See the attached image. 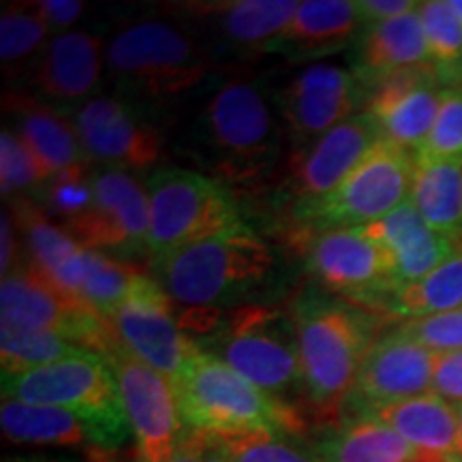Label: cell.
<instances>
[{
    "label": "cell",
    "mask_w": 462,
    "mask_h": 462,
    "mask_svg": "<svg viewBox=\"0 0 462 462\" xmlns=\"http://www.w3.org/2000/svg\"><path fill=\"white\" fill-rule=\"evenodd\" d=\"M182 143L206 176L227 189L263 182L282 154L273 109L259 84L246 78H231L212 92Z\"/></svg>",
    "instance_id": "cell-1"
},
{
    "label": "cell",
    "mask_w": 462,
    "mask_h": 462,
    "mask_svg": "<svg viewBox=\"0 0 462 462\" xmlns=\"http://www.w3.org/2000/svg\"><path fill=\"white\" fill-rule=\"evenodd\" d=\"M215 67L217 58L198 34L167 20L133 22L106 45V69L118 97L148 116L198 92Z\"/></svg>",
    "instance_id": "cell-2"
},
{
    "label": "cell",
    "mask_w": 462,
    "mask_h": 462,
    "mask_svg": "<svg viewBox=\"0 0 462 462\" xmlns=\"http://www.w3.org/2000/svg\"><path fill=\"white\" fill-rule=\"evenodd\" d=\"M296 323L304 401L315 418H337L354 390L374 338L373 317L345 300L309 291L291 309Z\"/></svg>",
    "instance_id": "cell-3"
},
{
    "label": "cell",
    "mask_w": 462,
    "mask_h": 462,
    "mask_svg": "<svg viewBox=\"0 0 462 462\" xmlns=\"http://www.w3.org/2000/svg\"><path fill=\"white\" fill-rule=\"evenodd\" d=\"M150 265L171 302L193 310H218L268 285L276 257L257 231L240 223Z\"/></svg>",
    "instance_id": "cell-4"
},
{
    "label": "cell",
    "mask_w": 462,
    "mask_h": 462,
    "mask_svg": "<svg viewBox=\"0 0 462 462\" xmlns=\"http://www.w3.org/2000/svg\"><path fill=\"white\" fill-rule=\"evenodd\" d=\"M171 388L189 430L210 435H285L304 429L298 409L257 388L229 364L206 354L198 345L180 373L171 379Z\"/></svg>",
    "instance_id": "cell-5"
},
{
    "label": "cell",
    "mask_w": 462,
    "mask_h": 462,
    "mask_svg": "<svg viewBox=\"0 0 462 462\" xmlns=\"http://www.w3.org/2000/svg\"><path fill=\"white\" fill-rule=\"evenodd\" d=\"M189 326L201 337V351L229 364L257 388L282 402H287L285 396L291 392L304 396L298 334L291 313L273 306L245 304L231 309L227 317H208L206 321Z\"/></svg>",
    "instance_id": "cell-6"
},
{
    "label": "cell",
    "mask_w": 462,
    "mask_h": 462,
    "mask_svg": "<svg viewBox=\"0 0 462 462\" xmlns=\"http://www.w3.org/2000/svg\"><path fill=\"white\" fill-rule=\"evenodd\" d=\"M3 398L71 411L88 426L99 448H118L133 435L112 366L95 351L22 374H3Z\"/></svg>",
    "instance_id": "cell-7"
},
{
    "label": "cell",
    "mask_w": 462,
    "mask_h": 462,
    "mask_svg": "<svg viewBox=\"0 0 462 462\" xmlns=\"http://www.w3.org/2000/svg\"><path fill=\"white\" fill-rule=\"evenodd\" d=\"M150 263L245 223L223 182L189 167H159L148 184Z\"/></svg>",
    "instance_id": "cell-8"
},
{
    "label": "cell",
    "mask_w": 462,
    "mask_h": 462,
    "mask_svg": "<svg viewBox=\"0 0 462 462\" xmlns=\"http://www.w3.org/2000/svg\"><path fill=\"white\" fill-rule=\"evenodd\" d=\"M413 154L383 137L332 193L291 217L298 236L381 221L411 198Z\"/></svg>",
    "instance_id": "cell-9"
},
{
    "label": "cell",
    "mask_w": 462,
    "mask_h": 462,
    "mask_svg": "<svg viewBox=\"0 0 462 462\" xmlns=\"http://www.w3.org/2000/svg\"><path fill=\"white\" fill-rule=\"evenodd\" d=\"M0 328L50 332L103 356L114 343L106 317L58 287L34 263L17 265L0 285Z\"/></svg>",
    "instance_id": "cell-10"
},
{
    "label": "cell",
    "mask_w": 462,
    "mask_h": 462,
    "mask_svg": "<svg viewBox=\"0 0 462 462\" xmlns=\"http://www.w3.org/2000/svg\"><path fill=\"white\" fill-rule=\"evenodd\" d=\"M306 268L330 293L388 313L398 291L394 259L379 242L354 229H328L302 238Z\"/></svg>",
    "instance_id": "cell-11"
},
{
    "label": "cell",
    "mask_w": 462,
    "mask_h": 462,
    "mask_svg": "<svg viewBox=\"0 0 462 462\" xmlns=\"http://www.w3.org/2000/svg\"><path fill=\"white\" fill-rule=\"evenodd\" d=\"M381 140L377 120L360 112L310 146L293 150L276 198L287 206L289 218L332 193Z\"/></svg>",
    "instance_id": "cell-12"
},
{
    "label": "cell",
    "mask_w": 462,
    "mask_h": 462,
    "mask_svg": "<svg viewBox=\"0 0 462 462\" xmlns=\"http://www.w3.org/2000/svg\"><path fill=\"white\" fill-rule=\"evenodd\" d=\"M90 206L62 229L90 251L120 257L148 255V190L126 171L107 167L90 173Z\"/></svg>",
    "instance_id": "cell-13"
},
{
    "label": "cell",
    "mask_w": 462,
    "mask_h": 462,
    "mask_svg": "<svg viewBox=\"0 0 462 462\" xmlns=\"http://www.w3.org/2000/svg\"><path fill=\"white\" fill-rule=\"evenodd\" d=\"M274 101L293 150H300L356 116L357 107L366 106L368 86L356 71L317 62L291 75Z\"/></svg>",
    "instance_id": "cell-14"
},
{
    "label": "cell",
    "mask_w": 462,
    "mask_h": 462,
    "mask_svg": "<svg viewBox=\"0 0 462 462\" xmlns=\"http://www.w3.org/2000/svg\"><path fill=\"white\" fill-rule=\"evenodd\" d=\"M118 381L120 396L143 462H167L182 437L171 381L114 343L103 354Z\"/></svg>",
    "instance_id": "cell-15"
},
{
    "label": "cell",
    "mask_w": 462,
    "mask_h": 462,
    "mask_svg": "<svg viewBox=\"0 0 462 462\" xmlns=\"http://www.w3.org/2000/svg\"><path fill=\"white\" fill-rule=\"evenodd\" d=\"M107 323L116 343L170 381L195 349V343L173 317L171 298L143 273L125 302L107 317Z\"/></svg>",
    "instance_id": "cell-16"
},
{
    "label": "cell",
    "mask_w": 462,
    "mask_h": 462,
    "mask_svg": "<svg viewBox=\"0 0 462 462\" xmlns=\"http://www.w3.org/2000/svg\"><path fill=\"white\" fill-rule=\"evenodd\" d=\"M86 154L107 170H146L163 154V137L148 114L120 97H92L73 116Z\"/></svg>",
    "instance_id": "cell-17"
},
{
    "label": "cell",
    "mask_w": 462,
    "mask_h": 462,
    "mask_svg": "<svg viewBox=\"0 0 462 462\" xmlns=\"http://www.w3.org/2000/svg\"><path fill=\"white\" fill-rule=\"evenodd\" d=\"M435 357V351L398 330L383 334L364 357L351 398L362 415H371L390 404L429 394Z\"/></svg>",
    "instance_id": "cell-18"
},
{
    "label": "cell",
    "mask_w": 462,
    "mask_h": 462,
    "mask_svg": "<svg viewBox=\"0 0 462 462\" xmlns=\"http://www.w3.org/2000/svg\"><path fill=\"white\" fill-rule=\"evenodd\" d=\"M106 69V45L86 31L56 34L28 67L34 99L50 107L75 109L92 99Z\"/></svg>",
    "instance_id": "cell-19"
},
{
    "label": "cell",
    "mask_w": 462,
    "mask_h": 462,
    "mask_svg": "<svg viewBox=\"0 0 462 462\" xmlns=\"http://www.w3.org/2000/svg\"><path fill=\"white\" fill-rule=\"evenodd\" d=\"M443 88L446 84L432 65L411 69L373 84L364 112L377 120L385 140L413 154L435 125Z\"/></svg>",
    "instance_id": "cell-20"
},
{
    "label": "cell",
    "mask_w": 462,
    "mask_h": 462,
    "mask_svg": "<svg viewBox=\"0 0 462 462\" xmlns=\"http://www.w3.org/2000/svg\"><path fill=\"white\" fill-rule=\"evenodd\" d=\"M300 3L291 0H227V3H182L170 9L187 17L215 43L238 56L270 54L276 39L285 32Z\"/></svg>",
    "instance_id": "cell-21"
},
{
    "label": "cell",
    "mask_w": 462,
    "mask_h": 462,
    "mask_svg": "<svg viewBox=\"0 0 462 462\" xmlns=\"http://www.w3.org/2000/svg\"><path fill=\"white\" fill-rule=\"evenodd\" d=\"M362 234L388 248L394 259L398 285L420 281L452 255L458 242L446 238L424 221L411 199L381 221L364 225ZM398 287V289H401Z\"/></svg>",
    "instance_id": "cell-22"
},
{
    "label": "cell",
    "mask_w": 462,
    "mask_h": 462,
    "mask_svg": "<svg viewBox=\"0 0 462 462\" xmlns=\"http://www.w3.org/2000/svg\"><path fill=\"white\" fill-rule=\"evenodd\" d=\"M5 116L14 123V131L34 157L48 167L51 176L67 171H84L90 163L84 143L79 140L73 123L48 103L34 99L32 95L9 92L3 99Z\"/></svg>",
    "instance_id": "cell-23"
},
{
    "label": "cell",
    "mask_w": 462,
    "mask_h": 462,
    "mask_svg": "<svg viewBox=\"0 0 462 462\" xmlns=\"http://www.w3.org/2000/svg\"><path fill=\"white\" fill-rule=\"evenodd\" d=\"M357 28L360 17L356 3L306 0L300 3L270 54H282L289 60H319L345 50Z\"/></svg>",
    "instance_id": "cell-24"
},
{
    "label": "cell",
    "mask_w": 462,
    "mask_h": 462,
    "mask_svg": "<svg viewBox=\"0 0 462 462\" xmlns=\"http://www.w3.org/2000/svg\"><path fill=\"white\" fill-rule=\"evenodd\" d=\"M426 65H430V54L420 7L383 24L362 28L354 71L368 88L392 75Z\"/></svg>",
    "instance_id": "cell-25"
},
{
    "label": "cell",
    "mask_w": 462,
    "mask_h": 462,
    "mask_svg": "<svg viewBox=\"0 0 462 462\" xmlns=\"http://www.w3.org/2000/svg\"><path fill=\"white\" fill-rule=\"evenodd\" d=\"M140 274L129 263L82 246L51 281L107 319L125 302Z\"/></svg>",
    "instance_id": "cell-26"
},
{
    "label": "cell",
    "mask_w": 462,
    "mask_h": 462,
    "mask_svg": "<svg viewBox=\"0 0 462 462\" xmlns=\"http://www.w3.org/2000/svg\"><path fill=\"white\" fill-rule=\"evenodd\" d=\"M371 418L383 421L404 441L424 452L446 456V458L458 456V409L432 392L379 409L371 413Z\"/></svg>",
    "instance_id": "cell-27"
},
{
    "label": "cell",
    "mask_w": 462,
    "mask_h": 462,
    "mask_svg": "<svg viewBox=\"0 0 462 462\" xmlns=\"http://www.w3.org/2000/svg\"><path fill=\"white\" fill-rule=\"evenodd\" d=\"M321 462H449L446 456L429 454L385 426L383 421L360 415L323 437L317 448Z\"/></svg>",
    "instance_id": "cell-28"
},
{
    "label": "cell",
    "mask_w": 462,
    "mask_h": 462,
    "mask_svg": "<svg viewBox=\"0 0 462 462\" xmlns=\"http://www.w3.org/2000/svg\"><path fill=\"white\" fill-rule=\"evenodd\" d=\"M413 206L432 229L462 240V159L413 157Z\"/></svg>",
    "instance_id": "cell-29"
},
{
    "label": "cell",
    "mask_w": 462,
    "mask_h": 462,
    "mask_svg": "<svg viewBox=\"0 0 462 462\" xmlns=\"http://www.w3.org/2000/svg\"><path fill=\"white\" fill-rule=\"evenodd\" d=\"M0 426L9 441L22 446L78 448L88 441L95 443L88 426L71 411L15 398H3Z\"/></svg>",
    "instance_id": "cell-30"
},
{
    "label": "cell",
    "mask_w": 462,
    "mask_h": 462,
    "mask_svg": "<svg viewBox=\"0 0 462 462\" xmlns=\"http://www.w3.org/2000/svg\"><path fill=\"white\" fill-rule=\"evenodd\" d=\"M462 309V240L454 253L432 273L398 289L388 313L398 317H426Z\"/></svg>",
    "instance_id": "cell-31"
},
{
    "label": "cell",
    "mask_w": 462,
    "mask_h": 462,
    "mask_svg": "<svg viewBox=\"0 0 462 462\" xmlns=\"http://www.w3.org/2000/svg\"><path fill=\"white\" fill-rule=\"evenodd\" d=\"M11 215L15 218L17 229L24 231L28 253L32 257L31 263L37 265L50 279L82 248L60 225H56L31 201H17Z\"/></svg>",
    "instance_id": "cell-32"
},
{
    "label": "cell",
    "mask_w": 462,
    "mask_h": 462,
    "mask_svg": "<svg viewBox=\"0 0 462 462\" xmlns=\"http://www.w3.org/2000/svg\"><path fill=\"white\" fill-rule=\"evenodd\" d=\"M430 65L446 86H462V24L449 0L420 3Z\"/></svg>",
    "instance_id": "cell-33"
},
{
    "label": "cell",
    "mask_w": 462,
    "mask_h": 462,
    "mask_svg": "<svg viewBox=\"0 0 462 462\" xmlns=\"http://www.w3.org/2000/svg\"><path fill=\"white\" fill-rule=\"evenodd\" d=\"M84 346L50 332L0 328V360L3 374H22L34 368L84 354Z\"/></svg>",
    "instance_id": "cell-34"
},
{
    "label": "cell",
    "mask_w": 462,
    "mask_h": 462,
    "mask_svg": "<svg viewBox=\"0 0 462 462\" xmlns=\"http://www.w3.org/2000/svg\"><path fill=\"white\" fill-rule=\"evenodd\" d=\"M51 34L37 3H11L0 15V60L5 71H26L28 58H37Z\"/></svg>",
    "instance_id": "cell-35"
},
{
    "label": "cell",
    "mask_w": 462,
    "mask_h": 462,
    "mask_svg": "<svg viewBox=\"0 0 462 462\" xmlns=\"http://www.w3.org/2000/svg\"><path fill=\"white\" fill-rule=\"evenodd\" d=\"M51 173L11 129L0 133V187L3 198H15L24 190H42Z\"/></svg>",
    "instance_id": "cell-36"
},
{
    "label": "cell",
    "mask_w": 462,
    "mask_h": 462,
    "mask_svg": "<svg viewBox=\"0 0 462 462\" xmlns=\"http://www.w3.org/2000/svg\"><path fill=\"white\" fill-rule=\"evenodd\" d=\"M223 462H321L276 432L215 435Z\"/></svg>",
    "instance_id": "cell-37"
},
{
    "label": "cell",
    "mask_w": 462,
    "mask_h": 462,
    "mask_svg": "<svg viewBox=\"0 0 462 462\" xmlns=\"http://www.w3.org/2000/svg\"><path fill=\"white\" fill-rule=\"evenodd\" d=\"M413 157L429 161L462 159V86L443 88L435 125Z\"/></svg>",
    "instance_id": "cell-38"
},
{
    "label": "cell",
    "mask_w": 462,
    "mask_h": 462,
    "mask_svg": "<svg viewBox=\"0 0 462 462\" xmlns=\"http://www.w3.org/2000/svg\"><path fill=\"white\" fill-rule=\"evenodd\" d=\"M42 198L45 215L60 221L65 227L90 206L92 180L84 171L58 173L42 189Z\"/></svg>",
    "instance_id": "cell-39"
},
{
    "label": "cell",
    "mask_w": 462,
    "mask_h": 462,
    "mask_svg": "<svg viewBox=\"0 0 462 462\" xmlns=\"http://www.w3.org/2000/svg\"><path fill=\"white\" fill-rule=\"evenodd\" d=\"M398 332L415 340V343L429 346L435 354L462 351V309L413 317V319L402 321L398 326Z\"/></svg>",
    "instance_id": "cell-40"
},
{
    "label": "cell",
    "mask_w": 462,
    "mask_h": 462,
    "mask_svg": "<svg viewBox=\"0 0 462 462\" xmlns=\"http://www.w3.org/2000/svg\"><path fill=\"white\" fill-rule=\"evenodd\" d=\"M432 394L441 396L460 411L462 409V351L437 354L432 371Z\"/></svg>",
    "instance_id": "cell-41"
},
{
    "label": "cell",
    "mask_w": 462,
    "mask_h": 462,
    "mask_svg": "<svg viewBox=\"0 0 462 462\" xmlns=\"http://www.w3.org/2000/svg\"><path fill=\"white\" fill-rule=\"evenodd\" d=\"M356 7L360 28H371L418 9L420 3L415 0H357Z\"/></svg>",
    "instance_id": "cell-42"
},
{
    "label": "cell",
    "mask_w": 462,
    "mask_h": 462,
    "mask_svg": "<svg viewBox=\"0 0 462 462\" xmlns=\"http://www.w3.org/2000/svg\"><path fill=\"white\" fill-rule=\"evenodd\" d=\"M42 11L43 20L48 22L50 31L56 34L67 32V28L79 20L84 14V3H75V0H42L37 3Z\"/></svg>",
    "instance_id": "cell-43"
},
{
    "label": "cell",
    "mask_w": 462,
    "mask_h": 462,
    "mask_svg": "<svg viewBox=\"0 0 462 462\" xmlns=\"http://www.w3.org/2000/svg\"><path fill=\"white\" fill-rule=\"evenodd\" d=\"M0 238H3V257H0V270H3V276H7L11 270L17 268L15 265V218L11 212H3V223H0Z\"/></svg>",
    "instance_id": "cell-44"
},
{
    "label": "cell",
    "mask_w": 462,
    "mask_h": 462,
    "mask_svg": "<svg viewBox=\"0 0 462 462\" xmlns=\"http://www.w3.org/2000/svg\"><path fill=\"white\" fill-rule=\"evenodd\" d=\"M167 462H206L204 449H201L199 441V432L189 430L187 435H182Z\"/></svg>",
    "instance_id": "cell-45"
},
{
    "label": "cell",
    "mask_w": 462,
    "mask_h": 462,
    "mask_svg": "<svg viewBox=\"0 0 462 462\" xmlns=\"http://www.w3.org/2000/svg\"><path fill=\"white\" fill-rule=\"evenodd\" d=\"M449 5H452L456 17H458L460 24H462V0H449Z\"/></svg>",
    "instance_id": "cell-46"
},
{
    "label": "cell",
    "mask_w": 462,
    "mask_h": 462,
    "mask_svg": "<svg viewBox=\"0 0 462 462\" xmlns=\"http://www.w3.org/2000/svg\"><path fill=\"white\" fill-rule=\"evenodd\" d=\"M460 432H458V458H462V409H460Z\"/></svg>",
    "instance_id": "cell-47"
},
{
    "label": "cell",
    "mask_w": 462,
    "mask_h": 462,
    "mask_svg": "<svg viewBox=\"0 0 462 462\" xmlns=\"http://www.w3.org/2000/svg\"><path fill=\"white\" fill-rule=\"evenodd\" d=\"M449 462H462V458H458V456H454V458L449 460Z\"/></svg>",
    "instance_id": "cell-48"
},
{
    "label": "cell",
    "mask_w": 462,
    "mask_h": 462,
    "mask_svg": "<svg viewBox=\"0 0 462 462\" xmlns=\"http://www.w3.org/2000/svg\"><path fill=\"white\" fill-rule=\"evenodd\" d=\"M99 460H101V462H109V460H106V458H103V456H99Z\"/></svg>",
    "instance_id": "cell-49"
},
{
    "label": "cell",
    "mask_w": 462,
    "mask_h": 462,
    "mask_svg": "<svg viewBox=\"0 0 462 462\" xmlns=\"http://www.w3.org/2000/svg\"><path fill=\"white\" fill-rule=\"evenodd\" d=\"M31 462H48V460H31Z\"/></svg>",
    "instance_id": "cell-50"
}]
</instances>
